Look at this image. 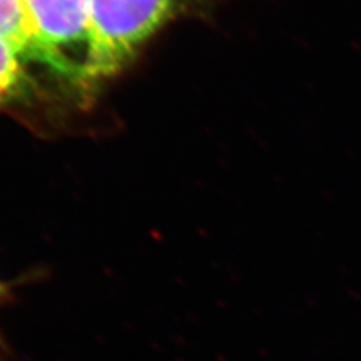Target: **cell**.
<instances>
[{"mask_svg":"<svg viewBox=\"0 0 361 361\" xmlns=\"http://www.w3.org/2000/svg\"><path fill=\"white\" fill-rule=\"evenodd\" d=\"M226 0H87L85 77L97 87L130 66L158 33L183 18H208Z\"/></svg>","mask_w":361,"mask_h":361,"instance_id":"6da1fadb","label":"cell"},{"mask_svg":"<svg viewBox=\"0 0 361 361\" xmlns=\"http://www.w3.org/2000/svg\"><path fill=\"white\" fill-rule=\"evenodd\" d=\"M83 90L32 65L0 41V111L37 134L59 133L89 99Z\"/></svg>","mask_w":361,"mask_h":361,"instance_id":"7a4b0ae2","label":"cell"},{"mask_svg":"<svg viewBox=\"0 0 361 361\" xmlns=\"http://www.w3.org/2000/svg\"><path fill=\"white\" fill-rule=\"evenodd\" d=\"M0 41L32 65L94 97L95 92L86 82L83 68L45 44L33 27L21 0H0Z\"/></svg>","mask_w":361,"mask_h":361,"instance_id":"3957f363","label":"cell"},{"mask_svg":"<svg viewBox=\"0 0 361 361\" xmlns=\"http://www.w3.org/2000/svg\"><path fill=\"white\" fill-rule=\"evenodd\" d=\"M39 37L80 65L87 54V0H21Z\"/></svg>","mask_w":361,"mask_h":361,"instance_id":"277c9868","label":"cell"},{"mask_svg":"<svg viewBox=\"0 0 361 361\" xmlns=\"http://www.w3.org/2000/svg\"><path fill=\"white\" fill-rule=\"evenodd\" d=\"M11 298H13V285L5 283L4 280H0V307H2L5 302H9Z\"/></svg>","mask_w":361,"mask_h":361,"instance_id":"5b68a950","label":"cell"},{"mask_svg":"<svg viewBox=\"0 0 361 361\" xmlns=\"http://www.w3.org/2000/svg\"><path fill=\"white\" fill-rule=\"evenodd\" d=\"M5 351H6V349H5V345H4V337L0 336V354L5 353Z\"/></svg>","mask_w":361,"mask_h":361,"instance_id":"8992f818","label":"cell"}]
</instances>
